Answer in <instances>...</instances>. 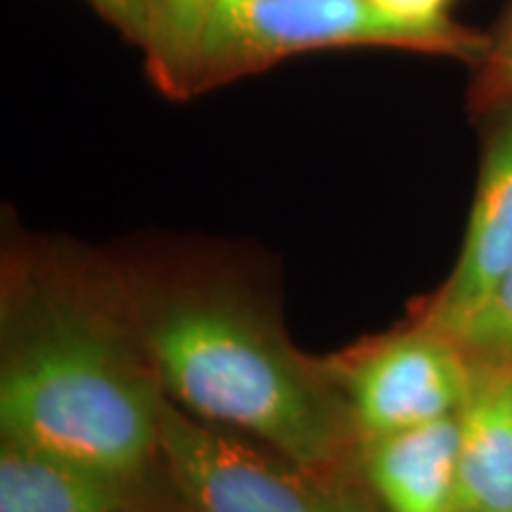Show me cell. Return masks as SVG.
<instances>
[{"label": "cell", "instance_id": "7", "mask_svg": "<svg viewBox=\"0 0 512 512\" xmlns=\"http://www.w3.org/2000/svg\"><path fill=\"white\" fill-rule=\"evenodd\" d=\"M358 472L382 512H458V413L366 441Z\"/></svg>", "mask_w": 512, "mask_h": 512}, {"label": "cell", "instance_id": "9", "mask_svg": "<svg viewBox=\"0 0 512 512\" xmlns=\"http://www.w3.org/2000/svg\"><path fill=\"white\" fill-rule=\"evenodd\" d=\"M458 510L512 512V366L475 361L458 411Z\"/></svg>", "mask_w": 512, "mask_h": 512}, {"label": "cell", "instance_id": "13", "mask_svg": "<svg viewBox=\"0 0 512 512\" xmlns=\"http://www.w3.org/2000/svg\"><path fill=\"white\" fill-rule=\"evenodd\" d=\"M126 41L143 50L155 27L157 0H86Z\"/></svg>", "mask_w": 512, "mask_h": 512}, {"label": "cell", "instance_id": "3", "mask_svg": "<svg viewBox=\"0 0 512 512\" xmlns=\"http://www.w3.org/2000/svg\"><path fill=\"white\" fill-rule=\"evenodd\" d=\"M335 48H394L475 67L489 31L420 27L375 0H214L181 41L145 60V72L166 98L188 100L294 55Z\"/></svg>", "mask_w": 512, "mask_h": 512}, {"label": "cell", "instance_id": "8", "mask_svg": "<svg viewBox=\"0 0 512 512\" xmlns=\"http://www.w3.org/2000/svg\"><path fill=\"white\" fill-rule=\"evenodd\" d=\"M143 482L22 441H0V512H147Z\"/></svg>", "mask_w": 512, "mask_h": 512}, {"label": "cell", "instance_id": "6", "mask_svg": "<svg viewBox=\"0 0 512 512\" xmlns=\"http://www.w3.org/2000/svg\"><path fill=\"white\" fill-rule=\"evenodd\" d=\"M486 121L475 200L458 261L413 318L448 335L512 268V105Z\"/></svg>", "mask_w": 512, "mask_h": 512}, {"label": "cell", "instance_id": "15", "mask_svg": "<svg viewBox=\"0 0 512 512\" xmlns=\"http://www.w3.org/2000/svg\"><path fill=\"white\" fill-rule=\"evenodd\" d=\"M458 512H482V510H458Z\"/></svg>", "mask_w": 512, "mask_h": 512}, {"label": "cell", "instance_id": "5", "mask_svg": "<svg viewBox=\"0 0 512 512\" xmlns=\"http://www.w3.org/2000/svg\"><path fill=\"white\" fill-rule=\"evenodd\" d=\"M328 366L361 446L456 415L475 377V358L456 337L415 320L344 349Z\"/></svg>", "mask_w": 512, "mask_h": 512}, {"label": "cell", "instance_id": "12", "mask_svg": "<svg viewBox=\"0 0 512 512\" xmlns=\"http://www.w3.org/2000/svg\"><path fill=\"white\" fill-rule=\"evenodd\" d=\"M214 0H157L155 27H152L150 41L145 43V60L164 53L174 43L192 31L200 17L207 12Z\"/></svg>", "mask_w": 512, "mask_h": 512}, {"label": "cell", "instance_id": "4", "mask_svg": "<svg viewBox=\"0 0 512 512\" xmlns=\"http://www.w3.org/2000/svg\"><path fill=\"white\" fill-rule=\"evenodd\" d=\"M159 470L183 512H382L361 472L328 475L223 427L164 396Z\"/></svg>", "mask_w": 512, "mask_h": 512}, {"label": "cell", "instance_id": "2", "mask_svg": "<svg viewBox=\"0 0 512 512\" xmlns=\"http://www.w3.org/2000/svg\"><path fill=\"white\" fill-rule=\"evenodd\" d=\"M0 432L145 482L159 467L164 394L112 261L67 249L5 256Z\"/></svg>", "mask_w": 512, "mask_h": 512}, {"label": "cell", "instance_id": "10", "mask_svg": "<svg viewBox=\"0 0 512 512\" xmlns=\"http://www.w3.org/2000/svg\"><path fill=\"white\" fill-rule=\"evenodd\" d=\"M451 335L475 361L512 366V268Z\"/></svg>", "mask_w": 512, "mask_h": 512}, {"label": "cell", "instance_id": "14", "mask_svg": "<svg viewBox=\"0 0 512 512\" xmlns=\"http://www.w3.org/2000/svg\"><path fill=\"white\" fill-rule=\"evenodd\" d=\"M382 10L430 29H456L460 22L453 17L458 0H375Z\"/></svg>", "mask_w": 512, "mask_h": 512}, {"label": "cell", "instance_id": "1", "mask_svg": "<svg viewBox=\"0 0 512 512\" xmlns=\"http://www.w3.org/2000/svg\"><path fill=\"white\" fill-rule=\"evenodd\" d=\"M128 318L162 394L328 475L358 472L361 441L328 358L287 339L278 311L219 261H112Z\"/></svg>", "mask_w": 512, "mask_h": 512}, {"label": "cell", "instance_id": "11", "mask_svg": "<svg viewBox=\"0 0 512 512\" xmlns=\"http://www.w3.org/2000/svg\"><path fill=\"white\" fill-rule=\"evenodd\" d=\"M508 105H512V0L494 31H489V48L472 67L467 88L472 117L486 119Z\"/></svg>", "mask_w": 512, "mask_h": 512}]
</instances>
